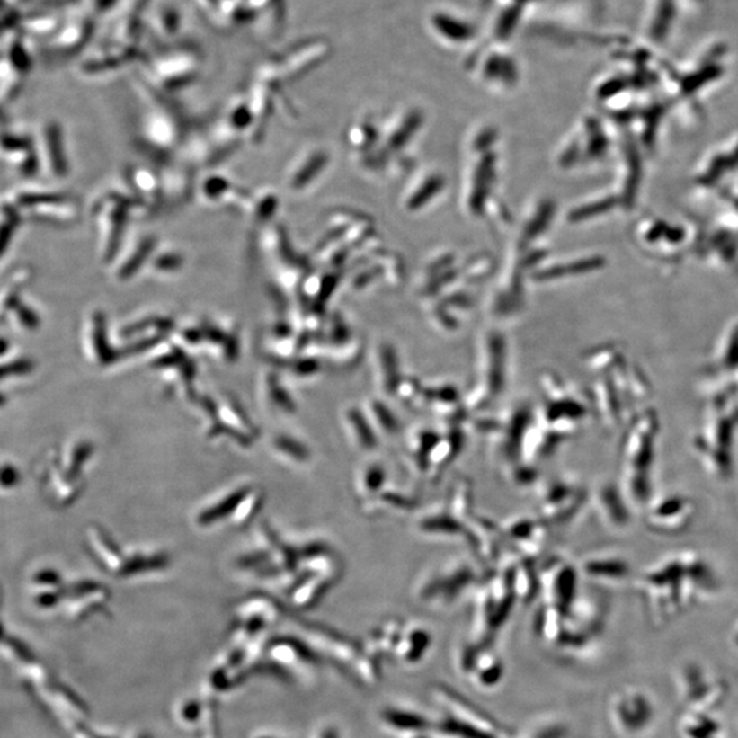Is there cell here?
<instances>
[{
    "label": "cell",
    "mask_w": 738,
    "mask_h": 738,
    "mask_svg": "<svg viewBox=\"0 0 738 738\" xmlns=\"http://www.w3.org/2000/svg\"><path fill=\"white\" fill-rule=\"evenodd\" d=\"M642 588L651 614L658 621H669L698 598L716 592V580L710 567L698 556H682L648 570Z\"/></svg>",
    "instance_id": "cell-1"
},
{
    "label": "cell",
    "mask_w": 738,
    "mask_h": 738,
    "mask_svg": "<svg viewBox=\"0 0 738 738\" xmlns=\"http://www.w3.org/2000/svg\"><path fill=\"white\" fill-rule=\"evenodd\" d=\"M738 425V399L735 390L716 393L711 398L707 424L696 438V450L710 472L727 480L733 471L732 448Z\"/></svg>",
    "instance_id": "cell-2"
},
{
    "label": "cell",
    "mask_w": 738,
    "mask_h": 738,
    "mask_svg": "<svg viewBox=\"0 0 738 738\" xmlns=\"http://www.w3.org/2000/svg\"><path fill=\"white\" fill-rule=\"evenodd\" d=\"M659 435L658 414L647 409L636 417L624 450V483L630 501L645 505L650 499L651 475Z\"/></svg>",
    "instance_id": "cell-3"
},
{
    "label": "cell",
    "mask_w": 738,
    "mask_h": 738,
    "mask_svg": "<svg viewBox=\"0 0 738 738\" xmlns=\"http://www.w3.org/2000/svg\"><path fill=\"white\" fill-rule=\"evenodd\" d=\"M433 698L448 714L446 721L440 725L442 729L461 738L505 737L506 733L499 722L456 689L446 685H436L433 688Z\"/></svg>",
    "instance_id": "cell-4"
},
{
    "label": "cell",
    "mask_w": 738,
    "mask_h": 738,
    "mask_svg": "<svg viewBox=\"0 0 738 738\" xmlns=\"http://www.w3.org/2000/svg\"><path fill=\"white\" fill-rule=\"evenodd\" d=\"M327 46L325 41L319 39L314 40L299 41L293 47H289L285 51L272 58L270 62L265 63L262 70V78L278 77H298L307 70L311 69L315 63L319 62L325 57Z\"/></svg>",
    "instance_id": "cell-5"
},
{
    "label": "cell",
    "mask_w": 738,
    "mask_h": 738,
    "mask_svg": "<svg viewBox=\"0 0 738 738\" xmlns=\"http://www.w3.org/2000/svg\"><path fill=\"white\" fill-rule=\"evenodd\" d=\"M611 721L624 735H637L653 721V704L643 693L625 690L611 701Z\"/></svg>",
    "instance_id": "cell-6"
},
{
    "label": "cell",
    "mask_w": 738,
    "mask_h": 738,
    "mask_svg": "<svg viewBox=\"0 0 738 738\" xmlns=\"http://www.w3.org/2000/svg\"><path fill=\"white\" fill-rule=\"evenodd\" d=\"M457 662L464 674L483 689L496 687L503 676V666L499 656L491 651L477 648V645L459 651Z\"/></svg>",
    "instance_id": "cell-7"
},
{
    "label": "cell",
    "mask_w": 738,
    "mask_h": 738,
    "mask_svg": "<svg viewBox=\"0 0 738 738\" xmlns=\"http://www.w3.org/2000/svg\"><path fill=\"white\" fill-rule=\"evenodd\" d=\"M693 516V506L684 496H667L648 511V525L661 533H674L687 528Z\"/></svg>",
    "instance_id": "cell-8"
},
{
    "label": "cell",
    "mask_w": 738,
    "mask_h": 738,
    "mask_svg": "<svg viewBox=\"0 0 738 738\" xmlns=\"http://www.w3.org/2000/svg\"><path fill=\"white\" fill-rule=\"evenodd\" d=\"M383 726L399 738H413L417 735L428 734L436 729L431 719L425 718L422 714L401 707H388L380 714Z\"/></svg>",
    "instance_id": "cell-9"
},
{
    "label": "cell",
    "mask_w": 738,
    "mask_h": 738,
    "mask_svg": "<svg viewBox=\"0 0 738 738\" xmlns=\"http://www.w3.org/2000/svg\"><path fill=\"white\" fill-rule=\"evenodd\" d=\"M430 645V633L425 632L422 627H411V629L401 630L398 645H396V651H394V655H396L402 663H419V662L424 658Z\"/></svg>",
    "instance_id": "cell-10"
},
{
    "label": "cell",
    "mask_w": 738,
    "mask_h": 738,
    "mask_svg": "<svg viewBox=\"0 0 738 738\" xmlns=\"http://www.w3.org/2000/svg\"><path fill=\"white\" fill-rule=\"evenodd\" d=\"M684 738H721V725L704 711L690 710L682 719Z\"/></svg>",
    "instance_id": "cell-11"
},
{
    "label": "cell",
    "mask_w": 738,
    "mask_h": 738,
    "mask_svg": "<svg viewBox=\"0 0 738 738\" xmlns=\"http://www.w3.org/2000/svg\"><path fill=\"white\" fill-rule=\"evenodd\" d=\"M151 25L160 38H175L182 29V14L177 4L163 2L152 14Z\"/></svg>",
    "instance_id": "cell-12"
},
{
    "label": "cell",
    "mask_w": 738,
    "mask_h": 738,
    "mask_svg": "<svg viewBox=\"0 0 738 738\" xmlns=\"http://www.w3.org/2000/svg\"><path fill=\"white\" fill-rule=\"evenodd\" d=\"M566 725L559 716H540L530 721L517 734H506L503 738H564Z\"/></svg>",
    "instance_id": "cell-13"
},
{
    "label": "cell",
    "mask_w": 738,
    "mask_h": 738,
    "mask_svg": "<svg viewBox=\"0 0 738 738\" xmlns=\"http://www.w3.org/2000/svg\"><path fill=\"white\" fill-rule=\"evenodd\" d=\"M588 574L595 579L624 580L629 576V567L619 559H601L588 565Z\"/></svg>",
    "instance_id": "cell-14"
},
{
    "label": "cell",
    "mask_w": 738,
    "mask_h": 738,
    "mask_svg": "<svg viewBox=\"0 0 738 738\" xmlns=\"http://www.w3.org/2000/svg\"><path fill=\"white\" fill-rule=\"evenodd\" d=\"M201 9L206 10L212 17L217 18L218 13L220 9V0H197Z\"/></svg>",
    "instance_id": "cell-15"
},
{
    "label": "cell",
    "mask_w": 738,
    "mask_h": 738,
    "mask_svg": "<svg viewBox=\"0 0 738 738\" xmlns=\"http://www.w3.org/2000/svg\"><path fill=\"white\" fill-rule=\"evenodd\" d=\"M734 643H735V645H737V647H738V627H737V630H735V633H734Z\"/></svg>",
    "instance_id": "cell-16"
}]
</instances>
